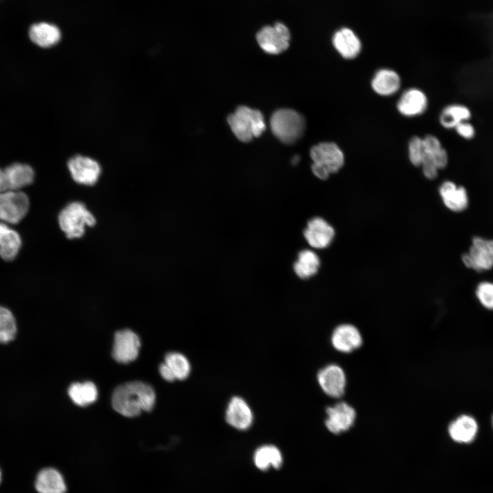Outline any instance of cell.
<instances>
[{"mask_svg": "<svg viewBox=\"0 0 493 493\" xmlns=\"http://www.w3.org/2000/svg\"><path fill=\"white\" fill-rule=\"evenodd\" d=\"M155 401L153 388L138 381L118 385L112 396V405L114 410L126 417L137 416L142 411H151Z\"/></svg>", "mask_w": 493, "mask_h": 493, "instance_id": "obj_1", "label": "cell"}, {"mask_svg": "<svg viewBox=\"0 0 493 493\" xmlns=\"http://www.w3.org/2000/svg\"><path fill=\"white\" fill-rule=\"evenodd\" d=\"M312 160V171L320 179H327L344 166L345 156L342 149L333 142H323L314 145L309 151Z\"/></svg>", "mask_w": 493, "mask_h": 493, "instance_id": "obj_2", "label": "cell"}, {"mask_svg": "<svg viewBox=\"0 0 493 493\" xmlns=\"http://www.w3.org/2000/svg\"><path fill=\"white\" fill-rule=\"evenodd\" d=\"M227 123L236 137L244 142L260 136L266 129L262 112L244 105L239 106L229 115Z\"/></svg>", "mask_w": 493, "mask_h": 493, "instance_id": "obj_3", "label": "cell"}, {"mask_svg": "<svg viewBox=\"0 0 493 493\" xmlns=\"http://www.w3.org/2000/svg\"><path fill=\"white\" fill-rule=\"evenodd\" d=\"M96 221L94 216L79 201L69 203L58 215L60 227L68 239L82 237L86 227H93Z\"/></svg>", "mask_w": 493, "mask_h": 493, "instance_id": "obj_4", "label": "cell"}, {"mask_svg": "<svg viewBox=\"0 0 493 493\" xmlns=\"http://www.w3.org/2000/svg\"><path fill=\"white\" fill-rule=\"evenodd\" d=\"M270 129L281 142L292 144L301 138L305 128L304 117L292 109H279L271 116Z\"/></svg>", "mask_w": 493, "mask_h": 493, "instance_id": "obj_5", "label": "cell"}, {"mask_svg": "<svg viewBox=\"0 0 493 493\" xmlns=\"http://www.w3.org/2000/svg\"><path fill=\"white\" fill-rule=\"evenodd\" d=\"M424 157L421 164L425 177L434 179L438 171L446 168L448 164V154L442 146L440 139L433 135L427 134L422 138Z\"/></svg>", "mask_w": 493, "mask_h": 493, "instance_id": "obj_6", "label": "cell"}, {"mask_svg": "<svg viewBox=\"0 0 493 493\" xmlns=\"http://www.w3.org/2000/svg\"><path fill=\"white\" fill-rule=\"evenodd\" d=\"M257 41L261 49L269 54H279L286 50L290 45V32L282 23L267 25L260 29L256 34Z\"/></svg>", "mask_w": 493, "mask_h": 493, "instance_id": "obj_7", "label": "cell"}, {"mask_svg": "<svg viewBox=\"0 0 493 493\" xmlns=\"http://www.w3.org/2000/svg\"><path fill=\"white\" fill-rule=\"evenodd\" d=\"M29 207V198L24 192L18 190L0 193V222L16 224L25 216Z\"/></svg>", "mask_w": 493, "mask_h": 493, "instance_id": "obj_8", "label": "cell"}, {"mask_svg": "<svg viewBox=\"0 0 493 493\" xmlns=\"http://www.w3.org/2000/svg\"><path fill=\"white\" fill-rule=\"evenodd\" d=\"M466 266L477 271L486 270L493 267V240L480 237L472 239L469 252L462 255Z\"/></svg>", "mask_w": 493, "mask_h": 493, "instance_id": "obj_9", "label": "cell"}, {"mask_svg": "<svg viewBox=\"0 0 493 493\" xmlns=\"http://www.w3.org/2000/svg\"><path fill=\"white\" fill-rule=\"evenodd\" d=\"M67 166L73 179L86 186L95 184L101 172L100 164L96 160L81 155L72 157Z\"/></svg>", "mask_w": 493, "mask_h": 493, "instance_id": "obj_10", "label": "cell"}, {"mask_svg": "<svg viewBox=\"0 0 493 493\" xmlns=\"http://www.w3.org/2000/svg\"><path fill=\"white\" fill-rule=\"evenodd\" d=\"M140 346V338L133 331H118L114 335L112 357L119 363H129L137 358Z\"/></svg>", "mask_w": 493, "mask_h": 493, "instance_id": "obj_11", "label": "cell"}, {"mask_svg": "<svg viewBox=\"0 0 493 493\" xmlns=\"http://www.w3.org/2000/svg\"><path fill=\"white\" fill-rule=\"evenodd\" d=\"M326 413L325 425L329 431L336 434L349 430L356 417L355 409L344 402L327 407Z\"/></svg>", "mask_w": 493, "mask_h": 493, "instance_id": "obj_12", "label": "cell"}, {"mask_svg": "<svg viewBox=\"0 0 493 493\" xmlns=\"http://www.w3.org/2000/svg\"><path fill=\"white\" fill-rule=\"evenodd\" d=\"M429 101L426 94L417 88H410L400 96L396 109L405 117H414L424 114L428 108Z\"/></svg>", "mask_w": 493, "mask_h": 493, "instance_id": "obj_13", "label": "cell"}, {"mask_svg": "<svg viewBox=\"0 0 493 493\" xmlns=\"http://www.w3.org/2000/svg\"><path fill=\"white\" fill-rule=\"evenodd\" d=\"M318 381L322 390L329 396L339 398L344 393L346 376L338 365L330 364L320 370Z\"/></svg>", "mask_w": 493, "mask_h": 493, "instance_id": "obj_14", "label": "cell"}, {"mask_svg": "<svg viewBox=\"0 0 493 493\" xmlns=\"http://www.w3.org/2000/svg\"><path fill=\"white\" fill-rule=\"evenodd\" d=\"M303 235L312 247L321 249L327 247L331 244L335 235V231L325 219L315 217L308 221Z\"/></svg>", "mask_w": 493, "mask_h": 493, "instance_id": "obj_15", "label": "cell"}, {"mask_svg": "<svg viewBox=\"0 0 493 493\" xmlns=\"http://www.w3.org/2000/svg\"><path fill=\"white\" fill-rule=\"evenodd\" d=\"M332 44L336 51L346 60L357 58L362 47L359 38L348 27H342L335 32Z\"/></svg>", "mask_w": 493, "mask_h": 493, "instance_id": "obj_16", "label": "cell"}, {"mask_svg": "<svg viewBox=\"0 0 493 493\" xmlns=\"http://www.w3.org/2000/svg\"><path fill=\"white\" fill-rule=\"evenodd\" d=\"M331 344L334 349L342 353H351L362 344L359 330L350 324L338 326L331 336Z\"/></svg>", "mask_w": 493, "mask_h": 493, "instance_id": "obj_17", "label": "cell"}, {"mask_svg": "<svg viewBox=\"0 0 493 493\" xmlns=\"http://www.w3.org/2000/svg\"><path fill=\"white\" fill-rule=\"evenodd\" d=\"M225 418L227 423L233 427L239 430H246L252 424L253 414L243 399L234 396L228 404Z\"/></svg>", "mask_w": 493, "mask_h": 493, "instance_id": "obj_18", "label": "cell"}, {"mask_svg": "<svg viewBox=\"0 0 493 493\" xmlns=\"http://www.w3.org/2000/svg\"><path fill=\"white\" fill-rule=\"evenodd\" d=\"M370 85L372 90L378 95L389 97L399 91L401 79L399 73L394 70L383 68L375 73Z\"/></svg>", "mask_w": 493, "mask_h": 493, "instance_id": "obj_19", "label": "cell"}, {"mask_svg": "<svg viewBox=\"0 0 493 493\" xmlns=\"http://www.w3.org/2000/svg\"><path fill=\"white\" fill-rule=\"evenodd\" d=\"M35 488L38 493H66L68 488L64 476L58 470L47 467L38 473Z\"/></svg>", "mask_w": 493, "mask_h": 493, "instance_id": "obj_20", "label": "cell"}, {"mask_svg": "<svg viewBox=\"0 0 493 493\" xmlns=\"http://www.w3.org/2000/svg\"><path fill=\"white\" fill-rule=\"evenodd\" d=\"M478 432V424L471 416L461 415L448 426L451 438L459 444H470L476 438Z\"/></svg>", "mask_w": 493, "mask_h": 493, "instance_id": "obj_21", "label": "cell"}, {"mask_svg": "<svg viewBox=\"0 0 493 493\" xmlns=\"http://www.w3.org/2000/svg\"><path fill=\"white\" fill-rule=\"evenodd\" d=\"M439 193L445 206L453 212H461L467 207L468 197L466 188L449 180L440 185Z\"/></svg>", "mask_w": 493, "mask_h": 493, "instance_id": "obj_22", "label": "cell"}, {"mask_svg": "<svg viewBox=\"0 0 493 493\" xmlns=\"http://www.w3.org/2000/svg\"><path fill=\"white\" fill-rule=\"evenodd\" d=\"M3 169L9 191H18L34 181V170L28 164L14 163Z\"/></svg>", "mask_w": 493, "mask_h": 493, "instance_id": "obj_23", "label": "cell"}, {"mask_svg": "<svg viewBox=\"0 0 493 493\" xmlns=\"http://www.w3.org/2000/svg\"><path fill=\"white\" fill-rule=\"evenodd\" d=\"M61 36L60 29L56 25L48 23L34 24L29 29L31 40L42 48L55 45L60 42Z\"/></svg>", "mask_w": 493, "mask_h": 493, "instance_id": "obj_24", "label": "cell"}, {"mask_svg": "<svg viewBox=\"0 0 493 493\" xmlns=\"http://www.w3.org/2000/svg\"><path fill=\"white\" fill-rule=\"evenodd\" d=\"M472 118L470 109L462 103H451L446 105L440 112L438 120L442 127L454 129L459 124L469 121Z\"/></svg>", "mask_w": 493, "mask_h": 493, "instance_id": "obj_25", "label": "cell"}, {"mask_svg": "<svg viewBox=\"0 0 493 493\" xmlns=\"http://www.w3.org/2000/svg\"><path fill=\"white\" fill-rule=\"evenodd\" d=\"M22 240L17 231L0 222V256L6 261L14 260L21 247Z\"/></svg>", "mask_w": 493, "mask_h": 493, "instance_id": "obj_26", "label": "cell"}, {"mask_svg": "<svg viewBox=\"0 0 493 493\" xmlns=\"http://www.w3.org/2000/svg\"><path fill=\"white\" fill-rule=\"evenodd\" d=\"M255 466L261 470H266L270 468L278 469L283 462V457L279 449L274 445H264L259 447L253 455Z\"/></svg>", "mask_w": 493, "mask_h": 493, "instance_id": "obj_27", "label": "cell"}, {"mask_svg": "<svg viewBox=\"0 0 493 493\" xmlns=\"http://www.w3.org/2000/svg\"><path fill=\"white\" fill-rule=\"evenodd\" d=\"M68 395L77 405L84 407L93 403L98 397V390L94 383H73L68 388Z\"/></svg>", "mask_w": 493, "mask_h": 493, "instance_id": "obj_28", "label": "cell"}, {"mask_svg": "<svg viewBox=\"0 0 493 493\" xmlns=\"http://www.w3.org/2000/svg\"><path fill=\"white\" fill-rule=\"evenodd\" d=\"M320 259L317 254L308 249L301 251L294 264V270L301 279H308L314 275L318 270Z\"/></svg>", "mask_w": 493, "mask_h": 493, "instance_id": "obj_29", "label": "cell"}, {"mask_svg": "<svg viewBox=\"0 0 493 493\" xmlns=\"http://www.w3.org/2000/svg\"><path fill=\"white\" fill-rule=\"evenodd\" d=\"M164 363L168 366L176 379H185L190 372V364L188 359L179 353H167Z\"/></svg>", "mask_w": 493, "mask_h": 493, "instance_id": "obj_30", "label": "cell"}, {"mask_svg": "<svg viewBox=\"0 0 493 493\" xmlns=\"http://www.w3.org/2000/svg\"><path fill=\"white\" fill-rule=\"evenodd\" d=\"M17 331L13 314L8 309L0 306V343H8L14 339Z\"/></svg>", "mask_w": 493, "mask_h": 493, "instance_id": "obj_31", "label": "cell"}, {"mask_svg": "<svg viewBox=\"0 0 493 493\" xmlns=\"http://www.w3.org/2000/svg\"><path fill=\"white\" fill-rule=\"evenodd\" d=\"M407 151L412 164L421 166L424 157L422 138L418 136H412L408 142Z\"/></svg>", "mask_w": 493, "mask_h": 493, "instance_id": "obj_32", "label": "cell"}, {"mask_svg": "<svg viewBox=\"0 0 493 493\" xmlns=\"http://www.w3.org/2000/svg\"><path fill=\"white\" fill-rule=\"evenodd\" d=\"M476 294L481 305L487 309H493V283L482 282L477 288Z\"/></svg>", "mask_w": 493, "mask_h": 493, "instance_id": "obj_33", "label": "cell"}, {"mask_svg": "<svg viewBox=\"0 0 493 493\" xmlns=\"http://www.w3.org/2000/svg\"><path fill=\"white\" fill-rule=\"evenodd\" d=\"M454 129L459 137L466 140H472L476 135V129L470 121L461 123Z\"/></svg>", "mask_w": 493, "mask_h": 493, "instance_id": "obj_34", "label": "cell"}, {"mask_svg": "<svg viewBox=\"0 0 493 493\" xmlns=\"http://www.w3.org/2000/svg\"><path fill=\"white\" fill-rule=\"evenodd\" d=\"M159 371L162 378L168 381H173L176 379L173 373L164 362L160 364Z\"/></svg>", "mask_w": 493, "mask_h": 493, "instance_id": "obj_35", "label": "cell"}, {"mask_svg": "<svg viewBox=\"0 0 493 493\" xmlns=\"http://www.w3.org/2000/svg\"><path fill=\"white\" fill-rule=\"evenodd\" d=\"M9 191L4 169L0 168V193Z\"/></svg>", "mask_w": 493, "mask_h": 493, "instance_id": "obj_36", "label": "cell"}, {"mask_svg": "<svg viewBox=\"0 0 493 493\" xmlns=\"http://www.w3.org/2000/svg\"><path fill=\"white\" fill-rule=\"evenodd\" d=\"M292 164H295L297 163V162L299 160V157L296 155L292 158Z\"/></svg>", "mask_w": 493, "mask_h": 493, "instance_id": "obj_37", "label": "cell"}, {"mask_svg": "<svg viewBox=\"0 0 493 493\" xmlns=\"http://www.w3.org/2000/svg\"><path fill=\"white\" fill-rule=\"evenodd\" d=\"M492 429H493V415L492 416Z\"/></svg>", "mask_w": 493, "mask_h": 493, "instance_id": "obj_38", "label": "cell"}, {"mask_svg": "<svg viewBox=\"0 0 493 493\" xmlns=\"http://www.w3.org/2000/svg\"><path fill=\"white\" fill-rule=\"evenodd\" d=\"M0 481H1V471H0Z\"/></svg>", "mask_w": 493, "mask_h": 493, "instance_id": "obj_39", "label": "cell"}]
</instances>
